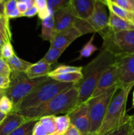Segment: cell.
<instances>
[{"instance_id":"obj_10","label":"cell","mask_w":134,"mask_h":135,"mask_svg":"<svg viewBox=\"0 0 134 135\" xmlns=\"http://www.w3.org/2000/svg\"><path fill=\"white\" fill-rule=\"evenodd\" d=\"M70 124L77 128L81 135L90 134V119L87 102L78 104L67 113Z\"/></svg>"},{"instance_id":"obj_43","label":"cell","mask_w":134,"mask_h":135,"mask_svg":"<svg viewBox=\"0 0 134 135\" xmlns=\"http://www.w3.org/2000/svg\"><path fill=\"white\" fill-rule=\"evenodd\" d=\"M0 14L4 15V3L3 0H0Z\"/></svg>"},{"instance_id":"obj_55","label":"cell","mask_w":134,"mask_h":135,"mask_svg":"<svg viewBox=\"0 0 134 135\" xmlns=\"http://www.w3.org/2000/svg\"><path fill=\"white\" fill-rule=\"evenodd\" d=\"M132 117H133V118H134V114H133V115H132Z\"/></svg>"},{"instance_id":"obj_26","label":"cell","mask_w":134,"mask_h":135,"mask_svg":"<svg viewBox=\"0 0 134 135\" xmlns=\"http://www.w3.org/2000/svg\"><path fill=\"white\" fill-rule=\"evenodd\" d=\"M63 52L64 51H62V50L55 48L52 46H50L47 52L46 53L45 55L43 57V58L41 60L43 61L46 62L50 65L54 64L56 62H57L58 59H59V57L63 54Z\"/></svg>"},{"instance_id":"obj_24","label":"cell","mask_w":134,"mask_h":135,"mask_svg":"<svg viewBox=\"0 0 134 135\" xmlns=\"http://www.w3.org/2000/svg\"><path fill=\"white\" fill-rule=\"evenodd\" d=\"M70 125L69 117L65 115H59L55 117V126L56 130L54 135H63L68 127Z\"/></svg>"},{"instance_id":"obj_35","label":"cell","mask_w":134,"mask_h":135,"mask_svg":"<svg viewBox=\"0 0 134 135\" xmlns=\"http://www.w3.org/2000/svg\"><path fill=\"white\" fill-rule=\"evenodd\" d=\"M32 135H48L46 129L39 122V120H38L35 125H34Z\"/></svg>"},{"instance_id":"obj_17","label":"cell","mask_w":134,"mask_h":135,"mask_svg":"<svg viewBox=\"0 0 134 135\" xmlns=\"http://www.w3.org/2000/svg\"><path fill=\"white\" fill-rule=\"evenodd\" d=\"M108 27L113 32L134 30V24L123 20L109 11Z\"/></svg>"},{"instance_id":"obj_28","label":"cell","mask_w":134,"mask_h":135,"mask_svg":"<svg viewBox=\"0 0 134 135\" xmlns=\"http://www.w3.org/2000/svg\"><path fill=\"white\" fill-rule=\"evenodd\" d=\"M35 6L38 9V17L42 21L53 14L48 8L47 0H35Z\"/></svg>"},{"instance_id":"obj_5","label":"cell","mask_w":134,"mask_h":135,"mask_svg":"<svg viewBox=\"0 0 134 135\" xmlns=\"http://www.w3.org/2000/svg\"><path fill=\"white\" fill-rule=\"evenodd\" d=\"M100 34L103 39L102 47L116 57L134 54V30L113 32L109 27Z\"/></svg>"},{"instance_id":"obj_6","label":"cell","mask_w":134,"mask_h":135,"mask_svg":"<svg viewBox=\"0 0 134 135\" xmlns=\"http://www.w3.org/2000/svg\"><path fill=\"white\" fill-rule=\"evenodd\" d=\"M10 78V85L6 90L5 95L11 100L14 107L18 105L22 99L28 96L37 86L47 80L49 76L30 79L25 73L11 72Z\"/></svg>"},{"instance_id":"obj_21","label":"cell","mask_w":134,"mask_h":135,"mask_svg":"<svg viewBox=\"0 0 134 135\" xmlns=\"http://www.w3.org/2000/svg\"><path fill=\"white\" fill-rule=\"evenodd\" d=\"M49 78L54 79L59 82L66 83L78 84L81 80L83 78L82 73H70L60 74V75H53Z\"/></svg>"},{"instance_id":"obj_4","label":"cell","mask_w":134,"mask_h":135,"mask_svg":"<svg viewBox=\"0 0 134 135\" xmlns=\"http://www.w3.org/2000/svg\"><path fill=\"white\" fill-rule=\"evenodd\" d=\"M74 84L56 81L49 77L47 80L37 86L28 96L14 107L12 112H18L24 109L39 106L53 98Z\"/></svg>"},{"instance_id":"obj_27","label":"cell","mask_w":134,"mask_h":135,"mask_svg":"<svg viewBox=\"0 0 134 135\" xmlns=\"http://www.w3.org/2000/svg\"><path fill=\"white\" fill-rule=\"evenodd\" d=\"M55 117L56 115H48L41 117L39 121L42 123L47 131L48 135H54L56 130L55 126Z\"/></svg>"},{"instance_id":"obj_7","label":"cell","mask_w":134,"mask_h":135,"mask_svg":"<svg viewBox=\"0 0 134 135\" xmlns=\"http://www.w3.org/2000/svg\"><path fill=\"white\" fill-rule=\"evenodd\" d=\"M118 88V85L113 86L99 96L90 98L86 102L88 105L90 119V134H97L112 98Z\"/></svg>"},{"instance_id":"obj_36","label":"cell","mask_w":134,"mask_h":135,"mask_svg":"<svg viewBox=\"0 0 134 135\" xmlns=\"http://www.w3.org/2000/svg\"><path fill=\"white\" fill-rule=\"evenodd\" d=\"M17 0H8L4 3V15L7 14L9 11H11L13 9L17 8Z\"/></svg>"},{"instance_id":"obj_50","label":"cell","mask_w":134,"mask_h":135,"mask_svg":"<svg viewBox=\"0 0 134 135\" xmlns=\"http://www.w3.org/2000/svg\"><path fill=\"white\" fill-rule=\"evenodd\" d=\"M98 1H102V3H104L106 5V0H98Z\"/></svg>"},{"instance_id":"obj_32","label":"cell","mask_w":134,"mask_h":135,"mask_svg":"<svg viewBox=\"0 0 134 135\" xmlns=\"http://www.w3.org/2000/svg\"><path fill=\"white\" fill-rule=\"evenodd\" d=\"M0 50H1V57L5 60L11 58L15 54L13 46L11 43V41L5 42Z\"/></svg>"},{"instance_id":"obj_29","label":"cell","mask_w":134,"mask_h":135,"mask_svg":"<svg viewBox=\"0 0 134 135\" xmlns=\"http://www.w3.org/2000/svg\"><path fill=\"white\" fill-rule=\"evenodd\" d=\"M133 125V119L132 116L130 115V118L128 121H126L125 123L121 125L117 129L112 131L105 135H130L131 129Z\"/></svg>"},{"instance_id":"obj_18","label":"cell","mask_w":134,"mask_h":135,"mask_svg":"<svg viewBox=\"0 0 134 135\" xmlns=\"http://www.w3.org/2000/svg\"><path fill=\"white\" fill-rule=\"evenodd\" d=\"M55 19L53 14L42 21V34L41 37L43 40L51 41L56 34Z\"/></svg>"},{"instance_id":"obj_46","label":"cell","mask_w":134,"mask_h":135,"mask_svg":"<svg viewBox=\"0 0 134 135\" xmlns=\"http://www.w3.org/2000/svg\"><path fill=\"white\" fill-rule=\"evenodd\" d=\"M130 109H134V90L133 92V96H132V102H131V108Z\"/></svg>"},{"instance_id":"obj_52","label":"cell","mask_w":134,"mask_h":135,"mask_svg":"<svg viewBox=\"0 0 134 135\" xmlns=\"http://www.w3.org/2000/svg\"><path fill=\"white\" fill-rule=\"evenodd\" d=\"M129 1H130V2L133 4V5H134V0H129Z\"/></svg>"},{"instance_id":"obj_20","label":"cell","mask_w":134,"mask_h":135,"mask_svg":"<svg viewBox=\"0 0 134 135\" xmlns=\"http://www.w3.org/2000/svg\"><path fill=\"white\" fill-rule=\"evenodd\" d=\"M106 5L109 8V11L112 12L116 15L120 17L122 19L134 24V13L126 10L118 6L116 3L111 2L109 0H106Z\"/></svg>"},{"instance_id":"obj_41","label":"cell","mask_w":134,"mask_h":135,"mask_svg":"<svg viewBox=\"0 0 134 135\" xmlns=\"http://www.w3.org/2000/svg\"><path fill=\"white\" fill-rule=\"evenodd\" d=\"M17 8L18 9V10L19 11V12L22 15L28 10V7L27 4L25 3L24 2H17Z\"/></svg>"},{"instance_id":"obj_34","label":"cell","mask_w":134,"mask_h":135,"mask_svg":"<svg viewBox=\"0 0 134 135\" xmlns=\"http://www.w3.org/2000/svg\"><path fill=\"white\" fill-rule=\"evenodd\" d=\"M115 3L120 7L134 13V5H133L129 0H116Z\"/></svg>"},{"instance_id":"obj_49","label":"cell","mask_w":134,"mask_h":135,"mask_svg":"<svg viewBox=\"0 0 134 135\" xmlns=\"http://www.w3.org/2000/svg\"><path fill=\"white\" fill-rule=\"evenodd\" d=\"M0 38H2L5 41V42H7L6 39H5V36H4L3 34V32H2V31H1V29H0Z\"/></svg>"},{"instance_id":"obj_45","label":"cell","mask_w":134,"mask_h":135,"mask_svg":"<svg viewBox=\"0 0 134 135\" xmlns=\"http://www.w3.org/2000/svg\"><path fill=\"white\" fill-rule=\"evenodd\" d=\"M5 92H6V90L0 88V98L2 97V96H4V95H5Z\"/></svg>"},{"instance_id":"obj_31","label":"cell","mask_w":134,"mask_h":135,"mask_svg":"<svg viewBox=\"0 0 134 135\" xmlns=\"http://www.w3.org/2000/svg\"><path fill=\"white\" fill-rule=\"evenodd\" d=\"M70 0H47L49 10L54 13L61 8L67 6Z\"/></svg>"},{"instance_id":"obj_54","label":"cell","mask_w":134,"mask_h":135,"mask_svg":"<svg viewBox=\"0 0 134 135\" xmlns=\"http://www.w3.org/2000/svg\"><path fill=\"white\" fill-rule=\"evenodd\" d=\"M2 57H1V50H0V59H1V58Z\"/></svg>"},{"instance_id":"obj_23","label":"cell","mask_w":134,"mask_h":135,"mask_svg":"<svg viewBox=\"0 0 134 135\" xmlns=\"http://www.w3.org/2000/svg\"><path fill=\"white\" fill-rule=\"evenodd\" d=\"M38 120H26L9 135H32L33 129Z\"/></svg>"},{"instance_id":"obj_15","label":"cell","mask_w":134,"mask_h":135,"mask_svg":"<svg viewBox=\"0 0 134 135\" xmlns=\"http://www.w3.org/2000/svg\"><path fill=\"white\" fill-rule=\"evenodd\" d=\"M26 121L20 113L11 112L0 123V135H9Z\"/></svg>"},{"instance_id":"obj_33","label":"cell","mask_w":134,"mask_h":135,"mask_svg":"<svg viewBox=\"0 0 134 135\" xmlns=\"http://www.w3.org/2000/svg\"><path fill=\"white\" fill-rule=\"evenodd\" d=\"M11 70L9 65L7 63L5 59L1 57L0 59V75L11 77Z\"/></svg>"},{"instance_id":"obj_19","label":"cell","mask_w":134,"mask_h":135,"mask_svg":"<svg viewBox=\"0 0 134 135\" xmlns=\"http://www.w3.org/2000/svg\"><path fill=\"white\" fill-rule=\"evenodd\" d=\"M6 61L10 67L11 72L14 73H25L32 64V63L18 57L16 54L9 59H6Z\"/></svg>"},{"instance_id":"obj_14","label":"cell","mask_w":134,"mask_h":135,"mask_svg":"<svg viewBox=\"0 0 134 135\" xmlns=\"http://www.w3.org/2000/svg\"><path fill=\"white\" fill-rule=\"evenodd\" d=\"M53 15L56 32L67 30L74 26L76 19V17L68 5L56 11L53 13Z\"/></svg>"},{"instance_id":"obj_44","label":"cell","mask_w":134,"mask_h":135,"mask_svg":"<svg viewBox=\"0 0 134 135\" xmlns=\"http://www.w3.org/2000/svg\"><path fill=\"white\" fill-rule=\"evenodd\" d=\"M6 116H7V115L4 114L3 113H2V112H0V123L2 122V121L5 118V117H6Z\"/></svg>"},{"instance_id":"obj_11","label":"cell","mask_w":134,"mask_h":135,"mask_svg":"<svg viewBox=\"0 0 134 135\" xmlns=\"http://www.w3.org/2000/svg\"><path fill=\"white\" fill-rule=\"evenodd\" d=\"M82 34L74 26L67 30L56 32L51 41V46L64 51L70 45Z\"/></svg>"},{"instance_id":"obj_56","label":"cell","mask_w":134,"mask_h":135,"mask_svg":"<svg viewBox=\"0 0 134 135\" xmlns=\"http://www.w3.org/2000/svg\"><path fill=\"white\" fill-rule=\"evenodd\" d=\"M88 135H91V134H88Z\"/></svg>"},{"instance_id":"obj_37","label":"cell","mask_w":134,"mask_h":135,"mask_svg":"<svg viewBox=\"0 0 134 135\" xmlns=\"http://www.w3.org/2000/svg\"><path fill=\"white\" fill-rule=\"evenodd\" d=\"M11 83V78L9 76L0 75V88L7 90L9 88Z\"/></svg>"},{"instance_id":"obj_47","label":"cell","mask_w":134,"mask_h":135,"mask_svg":"<svg viewBox=\"0 0 134 135\" xmlns=\"http://www.w3.org/2000/svg\"><path fill=\"white\" fill-rule=\"evenodd\" d=\"M5 41L2 38H0V50H1V48L2 47L3 45V44L5 43Z\"/></svg>"},{"instance_id":"obj_25","label":"cell","mask_w":134,"mask_h":135,"mask_svg":"<svg viewBox=\"0 0 134 135\" xmlns=\"http://www.w3.org/2000/svg\"><path fill=\"white\" fill-rule=\"evenodd\" d=\"M83 67L68 65H60L56 68L50 71L47 76L49 77L53 75H60V74L70 73H82Z\"/></svg>"},{"instance_id":"obj_57","label":"cell","mask_w":134,"mask_h":135,"mask_svg":"<svg viewBox=\"0 0 134 135\" xmlns=\"http://www.w3.org/2000/svg\"></svg>"},{"instance_id":"obj_1","label":"cell","mask_w":134,"mask_h":135,"mask_svg":"<svg viewBox=\"0 0 134 135\" xmlns=\"http://www.w3.org/2000/svg\"><path fill=\"white\" fill-rule=\"evenodd\" d=\"M116 61V57L102 47L98 55L88 64L83 67V78L77 84L78 104L86 102L94 92L100 78L108 68Z\"/></svg>"},{"instance_id":"obj_22","label":"cell","mask_w":134,"mask_h":135,"mask_svg":"<svg viewBox=\"0 0 134 135\" xmlns=\"http://www.w3.org/2000/svg\"><path fill=\"white\" fill-rule=\"evenodd\" d=\"M95 33L93 34V35L91 37L90 39L87 41V42L85 44H84V46L81 47V49L79 51L80 55H79L78 57H77L74 61H78L80 60V59H83V58L89 57L92 54H94L95 51L98 50L97 46L93 44V40H94L95 38Z\"/></svg>"},{"instance_id":"obj_42","label":"cell","mask_w":134,"mask_h":135,"mask_svg":"<svg viewBox=\"0 0 134 135\" xmlns=\"http://www.w3.org/2000/svg\"><path fill=\"white\" fill-rule=\"evenodd\" d=\"M17 2H24L27 4L29 8L35 5V0H17Z\"/></svg>"},{"instance_id":"obj_51","label":"cell","mask_w":134,"mask_h":135,"mask_svg":"<svg viewBox=\"0 0 134 135\" xmlns=\"http://www.w3.org/2000/svg\"><path fill=\"white\" fill-rule=\"evenodd\" d=\"M3 15H1V14H0V21H1V19H2V18H3Z\"/></svg>"},{"instance_id":"obj_30","label":"cell","mask_w":134,"mask_h":135,"mask_svg":"<svg viewBox=\"0 0 134 135\" xmlns=\"http://www.w3.org/2000/svg\"><path fill=\"white\" fill-rule=\"evenodd\" d=\"M13 108V103L6 95H4L0 98V112L4 114L8 115L11 113Z\"/></svg>"},{"instance_id":"obj_48","label":"cell","mask_w":134,"mask_h":135,"mask_svg":"<svg viewBox=\"0 0 134 135\" xmlns=\"http://www.w3.org/2000/svg\"><path fill=\"white\" fill-rule=\"evenodd\" d=\"M131 116H132V115H131ZM133 125L132 129H131L130 135H134V118H133Z\"/></svg>"},{"instance_id":"obj_2","label":"cell","mask_w":134,"mask_h":135,"mask_svg":"<svg viewBox=\"0 0 134 135\" xmlns=\"http://www.w3.org/2000/svg\"><path fill=\"white\" fill-rule=\"evenodd\" d=\"M78 104V88L76 84L60 92L47 102L39 106L24 109L17 113L26 120H38L48 115H57L69 113Z\"/></svg>"},{"instance_id":"obj_13","label":"cell","mask_w":134,"mask_h":135,"mask_svg":"<svg viewBox=\"0 0 134 135\" xmlns=\"http://www.w3.org/2000/svg\"><path fill=\"white\" fill-rule=\"evenodd\" d=\"M114 63L108 68L102 74L91 97L99 96L113 86L118 85V74Z\"/></svg>"},{"instance_id":"obj_9","label":"cell","mask_w":134,"mask_h":135,"mask_svg":"<svg viewBox=\"0 0 134 135\" xmlns=\"http://www.w3.org/2000/svg\"><path fill=\"white\" fill-rule=\"evenodd\" d=\"M114 64L117 69L119 88L134 83V54L116 57Z\"/></svg>"},{"instance_id":"obj_53","label":"cell","mask_w":134,"mask_h":135,"mask_svg":"<svg viewBox=\"0 0 134 135\" xmlns=\"http://www.w3.org/2000/svg\"><path fill=\"white\" fill-rule=\"evenodd\" d=\"M109 1H111V2H113V3H115V2H116V0H109Z\"/></svg>"},{"instance_id":"obj_39","label":"cell","mask_w":134,"mask_h":135,"mask_svg":"<svg viewBox=\"0 0 134 135\" xmlns=\"http://www.w3.org/2000/svg\"><path fill=\"white\" fill-rule=\"evenodd\" d=\"M63 135H81V134L77 128L70 124Z\"/></svg>"},{"instance_id":"obj_16","label":"cell","mask_w":134,"mask_h":135,"mask_svg":"<svg viewBox=\"0 0 134 135\" xmlns=\"http://www.w3.org/2000/svg\"><path fill=\"white\" fill-rule=\"evenodd\" d=\"M51 71V65L40 59L37 63H32L25 73L29 79H34L47 76Z\"/></svg>"},{"instance_id":"obj_12","label":"cell","mask_w":134,"mask_h":135,"mask_svg":"<svg viewBox=\"0 0 134 135\" xmlns=\"http://www.w3.org/2000/svg\"><path fill=\"white\" fill-rule=\"evenodd\" d=\"M97 0H70L68 6L76 18L85 21L94 11Z\"/></svg>"},{"instance_id":"obj_8","label":"cell","mask_w":134,"mask_h":135,"mask_svg":"<svg viewBox=\"0 0 134 135\" xmlns=\"http://www.w3.org/2000/svg\"><path fill=\"white\" fill-rule=\"evenodd\" d=\"M106 5L102 1L97 0L94 11L89 18L85 21L76 18L74 26L82 35L88 33H101L108 28L109 16Z\"/></svg>"},{"instance_id":"obj_38","label":"cell","mask_w":134,"mask_h":135,"mask_svg":"<svg viewBox=\"0 0 134 135\" xmlns=\"http://www.w3.org/2000/svg\"><path fill=\"white\" fill-rule=\"evenodd\" d=\"M38 9H37L36 7L34 5V6L28 9V10L22 15V17H33L35 15H38Z\"/></svg>"},{"instance_id":"obj_3","label":"cell","mask_w":134,"mask_h":135,"mask_svg":"<svg viewBox=\"0 0 134 135\" xmlns=\"http://www.w3.org/2000/svg\"><path fill=\"white\" fill-rule=\"evenodd\" d=\"M134 83L118 88L112 96L101 123L96 135H105L117 129L128 121L130 115L126 113L127 98Z\"/></svg>"},{"instance_id":"obj_40","label":"cell","mask_w":134,"mask_h":135,"mask_svg":"<svg viewBox=\"0 0 134 135\" xmlns=\"http://www.w3.org/2000/svg\"><path fill=\"white\" fill-rule=\"evenodd\" d=\"M5 16H6L9 19V18H18V17H22V14L20 13L19 11L18 10L17 8L13 9V10H12L11 11H9V13H7L6 15H5Z\"/></svg>"}]
</instances>
